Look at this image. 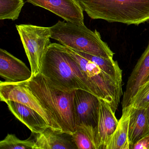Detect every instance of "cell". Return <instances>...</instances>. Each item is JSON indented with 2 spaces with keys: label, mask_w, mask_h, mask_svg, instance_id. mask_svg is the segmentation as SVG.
<instances>
[{
  "label": "cell",
  "mask_w": 149,
  "mask_h": 149,
  "mask_svg": "<svg viewBox=\"0 0 149 149\" xmlns=\"http://www.w3.org/2000/svg\"><path fill=\"white\" fill-rule=\"evenodd\" d=\"M40 73L56 88L69 92L81 89L92 93L77 63L61 44L51 43L49 46Z\"/></svg>",
  "instance_id": "cell-1"
},
{
  "label": "cell",
  "mask_w": 149,
  "mask_h": 149,
  "mask_svg": "<svg viewBox=\"0 0 149 149\" xmlns=\"http://www.w3.org/2000/svg\"><path fill=\"white\" fill-rule=\"evenodd\" d=\"M93 19L138 26L149 21V0H78Z\"/></svg>",
  "instance_id": "cell-2"
},
{
  "label": "cell",
  "mask_w": 149,
  "mask_h": 149,
  "mask_svg": "<svg viewBox=\"0 0 149 149\" xmlns=\"http://www.w3.org/2000/svg\"><path fill=\"white\" fill-rule=\"evenodd\" d=\"M25 84L53 115L63 132L73 134L76 130L74 115V91L67 92L54 88L41 73L32 76Z\"/></svg>",
  "instance_id": "cell-3"
},
{
  "label": "cell",
  "mask_w": 149,
  "mask_h": 149,
  "mask_svg": "<svg viewBox=\"0 0 149 149\" xmlns=\"http://www.w3.org/2000/svg\"><path fill=\"white\" fill-rule=\"evenodd\" d=\"M51 38L77 52L106 58H113L114 53L102 40L97 30L93 31L85 25L80 26L59 21L50 27Z\"/></svg>",
  "instance_id": "cell-4"
},
{
  "label": "cell",
  "mask_w": 149,
  "mask_h": 149,
  "mask_svg": "<svg viewBox=\"0 0 149 149\" xmlns=\"http://www.w3.org/2000/svg\"><path fill=\"white\" fill-rule=\"evenodd\" d=\"M33 75L40 73L43 56L49 46L51 38L50 27L29 24L16 25Z\"/></svg>",
  "instance_id": "cell-5"
},
{
  "label": "cell",
  "mask_w": 149,
  "mask_h": 149,
  "mask_svg": "<svg viewBox=\"0 0 149 149\" xmlns=\"http://www.w3.org/2000/svg\"><path fill=\"white\" fill-rule=\"evenodd\" d=\"M0 100L1 102L13 101L33 109L40 113L47 121L50 128L62 132L61 128L39 99L26 86L24 82H0Z\"/></svg>",
  "instance_id": "cell-6"
},
{
  "label": "cell",
  "mask_w": 149,
  "mask_h": 149,
  "mask_svg": "<svg viewBox=\"0 0 149 149\" xmlns=\"http://www.w3.org/2000/svg\"><path fill=\"white\" fill-rule=\"evenodd\" d=\"M99 105V98L94 94L84 90L74 91L73 108L76 127L86 125L95 129Z\"/></svg>",
  "instance_id": "cell-7"
},
{
  "label": "cell",
  "mask_w": 149,
  "mask_h": 149,
  "mask_svg": "<svg viewBox=\"0 0 149 149\" xmlns=\"http://www.w3.org/2000/svg\"><path fill=\"white\" fill-rule=\"evenodd\" d=\"M54 14L65 21L84 26V10L78 0H26Z\"/></svg>",
  "instance_id": "cell-8"
},
{
  "label": "cell",
  "mask_w": 149,
  "mask_h": 149,
  "mask_svg": "<svg viewBox=\"0 0 149 149\" xmlns=\"http://www.w3.org/2000/svg\"><path fill=\"white\" fill-rule=\"evenodd\" d=\"M0 76L7 82L26 81L33 76L24 62L5 49H0Z\"/></svg>",
  "instance_id": "cell-9"
},
{
  "label": "cell",
  "mask_w": 149,
  "mask_h": 149,
  "mask_svg": "<svg viewBox=\"0 0 149 149\" xmlns=\"http://www.w3.org/2000/svg\"><path fill=\"white\" fill-rule=\"evenodd\" d=\"M149 75V43L128 78L121 102L123 109L130 106L139 89L145 81Z\"/></svg>",
  "instance_id": "cell-10"
},
{
  "label": "cell",
  "mask_w": 149,
  "mask_h": 149,
  "mask_svg": "<svg viewBox=\"0 0 149 149\" xmlns=\"http://www.w3.org/2000/svg\"><path fill=\"white\" fill-rule=\"evenodd\" d=\"M99 99L98 119L95 129V134L98 149H106L118 121L109 105L104 100Z\"/></svg>",
  "instance_id": "cell-11"
},
{
  "label": "cell",
  "mask_w": 149,
  "mask_h": 149,
  "mask_svg": "<svg viewBox=\"0 0 149 149\" xmlns=\"http://www.w3.org/2000/svg\"><path fill=\"white\" fill-rule=\"evenodd\" d=\"M11 112L33 133L38 134L49 127L44 118L33 109L18 102L6 101Z\"/></svg>",
  "instance_id": "cell-12"
},
{
  "label": "cell",
  "mask_w": 149,
  "mask_h": 149,
  "mask_svg": "<svg viewBox=\"0 0 149 149\" xmlns=\"http://www.w3.org/2000/svg\"><path fill=\"white\" fill-rule=\"evenodd\" d=\"M37 134L34 149H77L70 134L54 130L50 127Z\"/></svg>",
  "instance_id": "cell-13"
},
{
  "label": "cell",
  "mask_w": 149,
  "mask_h": 149,
  "mask_svg": "<svg viewBox=\"0 0 149 149\" xmlns=\"http://www.w3.org/2000/svg\"><path fill=\"white\" fill-rule=\"evenodd\" d=\"M130 107L128 139L130 149H131L133 144L149 134V125L146 109H136Z\"/></svg>",
  "instance_id": "cell-14"
},
{
  "label": "cell",
  "mask_w": 149,
  "mask_h": 149,
  "mask_svg": "<svg viewBox=\"0 0 149 149\" xmlns=\"http://www.w3.org/2000/svg\"><path fill=\"white\" fill-rule=\"evenodd\" d=\"M131 107L123 109L122 116L111 136L106 149H130L128 139Z\"/></svg>",
  "instance_id": "cell-15"
},
{
  "label": "cell",
  "mask_w": 149,
  "mask_h": 149,
  "mask_svg": "<svg viewBox=\"0 0 149 149\" xmlns=\"http://www.w3.org/2000/svg\"><path fill=\"white\" fill-rule=\"evenodd\" d=\"M71 135L77 149H98L93 127L86 125L77 126L74 132Z\"/></svg>",
  "instance_id": "cell-16"
},
{
  "label": "cell",
  "mask_w": 149,
  "mask_h": 149,
  "mask_svg": "<svg viewBox=\"0 0 149 149\" xmlns=\"http://www.w3.org/2000/svg\"><path fill=\"white\" fill-rule=\"evenodd\" d=\"M77 52L82 56L95 63L104 72L118 81L123 83L122 70L119 68L117 61H114L113 58H104L86 53Z\"/></svg>",
  "instance_id": "cell-17"
},
{
  "label": "cell",
  "mask_w": 149,
  "mask_h": 149,
  "mask_svg": "<svg viewBox=\"0 0 149 149\" xmlns=\"http://www.w3.org/2000/svg\"><path fill=\"white\" fill-rule=\"evenodd\" d=\"M24 4V0H0V19H18Z\"/></svg>",
  "instance_id": "cell-18"
},
{
  "label": "cell",
  "mask_w": 149,
  "mask_h": 149,
  "mask_svg": "<svg viewBox=\"0 0 149 149\" xmlns=\"http://www.w3.org/2000/svg\"><path fill=\"white\" fill-rule=\"evenodd\" d=\"M35 139L21 140L15 135L8 134L0 142L1 149H34Z\"/></svg>",
  "instance_id": "cell-19"
},
{
  "label": "cell",
  "mask_w": 149,
  "mask_h": 149,
  "mask_svg": "<svg viewBox=\"0 0 149 149\" xmlns=\"http://www.w3.org/2000/svg\"><path fill=\"white\" fill-rule=\"evenodd\" d=\"M149 104V88L136 95L129 107L136 109H146Z\"/></svg>",
  "instance_id": "cell-20"
},
{
  "label": "cell",
  "mask_w": 149,
  "mask_h": 149,
  "mask_svg": "<svg viewBox=\"0 0 149 149\" xmlns=\"http://www.w3.org/2000/svg\"><path fill=\"white\" fill-rule=\"evenodd\" d=\"M132 149H149V134L141 138L132 145Z\"/></svg>",
  "instance_id": "cell-21"
},
{
  "label": "cell",
  "mask_w": 149,
  "mask_h": 149,
  "mask_svg": "<svg viewBox=\"0 0 149 149\" xmlns=\"http://www.w3.org/2000/svg\"><path fill=\"white\" fill-rule=\"evenodd\" d=\"M149 88V75L147 77V79L143 83V84L140 86V88L139 89L138 91L136 94L141 93L144 91L148 89Z\"/></svg>",
  "instance_id": "cell-22"
},
{
  "label": "cell",
  "mask_w": 149,
  "mask_h": 149,
  "mask_svg": "<svg viewBox=\"0 0 149 149\" xmlns=\"http://www.w3.org/2000/svg\"><path fill=\"white\" fill-rule=\"evenodd\" d=\"M146 115H147V120H148V124L149 125V104L146 108Z\"/></svg>",
  "instance_id": "cell-23"
}]
</instances>
